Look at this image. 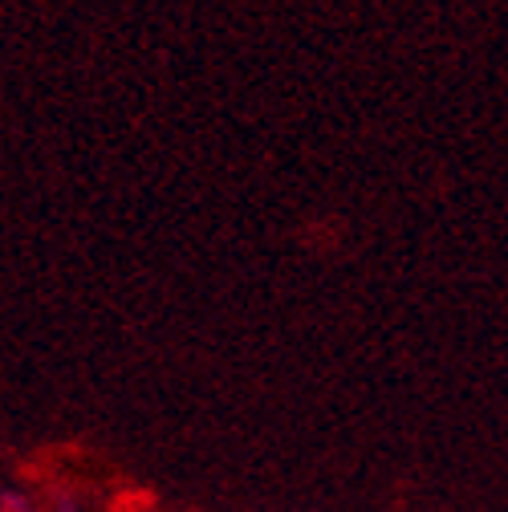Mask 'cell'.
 <instances>
[{
    "instance_id": "obj_1",
    "label": "cell",
    "mask_w": 508,
    "mask_h": 512,
    "mask_svg": "<svg viewBox=\"0 0 508 512\" xmlns=\"http://www.w3.org/2000/svg\"><path fill=\"white\" fill-rule=\"evenodd\" d=\"M0 512H82V500L70 488H49V492L9 488L0 492Z\"/></svg>"
}]
</instances>
